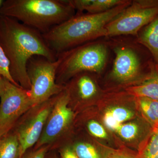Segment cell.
I'll return each instance as SVG.
<instances>
[{
    "label": "cell",
    "mask_w": 158,
    "mask_h": 158,
    "mask_svg": "<svg viewBox=\"0 0 158 158\" xmlns=\"http://www.w3.org/2000/svg\"><path fill=\"white\" fill-rule=\"evenodd\" d=\"M131 2L127 0L125 3L102 13H78L42 34L43 37L57 57L59 54L75 47L100 37H106V26Z\"/></svg>",
    "instance_id": "7a4b0ae2"
},
{
    "label": "cell",
    "mask_w": 158,
    "mask_h": 158,
    "mask_svg": "<svg viewBox=\"0 0 158 158\" xmlns=\"http://www.w3.org/2000/svg\"><path fill=\"white\" fill-rule=\"evenodd\" d=\"M112 107L106 111L103 120L108 128L116 131L123 123L132 118L134 113L131 110L124 107L116 106Z\"/></svg>",
    "instance_id": "2e32d148"
},
{
    "label": "cell",
    "mask_w": 158,
    "mask_h": 158,
    "mask_svg": "<svg viewBox=\"0 0 158 158\" xmlns=\"http://www.w3.org/2000/svg\"><path fill=\"white\" fill-rule=\"evenodd\" d=\"M0 158H21L20 144L12 131L0 137Z\"/></svg>",
    "instance_id": "e0dca14e"
},
{
    "label": "cell",
    "mask_w": 158,
    "mask_h": 158,
    "mask_svg": "<svg viewBox=\"0 0 158 158\" xmlns=\"http://www.w3.org/2000/svg\"><path fill=\"white\" fill-rule=\"evenodd\" d=\"M0 44L10 64L9 70L15 82L30 90L31 84L27 72L29 60L34 56L57 60L42 34L17 20L0 15Z\"/></svg>",
    "instance_id": "6da1fadb"
},
{
    "label": "cell",
    "mask_w": 158,
    "mask_h": 158,
    "mask_svg": "<svg viewBox=\"0 0 158 158\" xmlns=\"http://www.w3.org/2000/svg\"><path fill=\"white\" fill-rule=\"evenodd\" d=\"M9 66L10 64L9 60L7 59L2 48L0 44V75L15 85L21 87L11 77L9 70Z\"/></svg>",
    "instance_id": "44dd1931"
},
{
    "label": "cell",
    "mask_w": 158,
    "mask_h": 158,
    "mask_svg": "<svg viewBox=\"0 0 158 158\" xmlns=\"http://www.w3.org/2000/svg\"><path fill=\"white\" fill-rule=\"evenodd\" d=\"M158 16V0H135L106 26L108 37L137 35Z\"/></svg>",
    "instance_id": "8992f818"
},
{
    "label": "cell",
    "mask_w": 158,
    "mask_h": 158,
    "mask_svg": "<svg viewBox=\"0 0 158 158\" xmlns=\"http://www.w3.org/2000/svg\"><path fill=\"white\" fill-rule=\"evenodd\" d=\"M58 95L32 107L20 118L12 130L20 144L21 158L39 140Z\"/></svg>",
    "instance_id": "9c48e42d"
},
{
    "label": "cell",
    "mask_w": 158,
    "mask_h": 158,
    "mask_svg": "<svg viewBox=\"0 0 158 158\" xmlns=\"http://www.w3.org/2000/svg\"><path fill=\"white\" fill-rule=\"evenodd\" d=\"M137 158H158V129L152 130L139 143Z\"/></svg>",
    "instance_id": "ac0fdd59"
},
{
    "label": "cell",
    "mask_w": 158,
    "mask_h": 158,
    "mask_svg": "<svg viewBox=\"0 0 158 158\" xmlns=\"http://www.w3.org/2000/svg\"><path fill=\"white\" fill-rule=\"evenodd\" d=\"M69 103L68 95L64 89L58 94L34 150L46 145L50 147L59 142L68 131L74 117V113Z\"/></svg>",
    "instance_id": "30bf717a"
},
{
    "label": "cell",
    "mask_w": 158,
    "mask_h": 158,
    "mask_svg": "<svg viewBox=\"0 0 158 158\" xmlns=\"http://www.w3.org/2000/svg\"><path fill=\"white\" fill-rule=\"evenodd\" d=\"M86 127L89 132L94 137L101 139L107 138V134L104 128L97 121L89 120L86 123Z\"/></svg>",
    "instance_id": "603a6c76"
},
{
    "label": "cell",
    "mask_w": 158,
    "mask_h": 158,
    "mask_svg": "<svg viewBox=\"0 0 158 158\" xmlns=\"http://www.w3.org/2000/svg\"><path fill=\"white\" fill-rule=\"evenodd\" d=\"M61 158H79L70 146H65L59 150Z\"/></svg>",
    "instance_id": "d4e9b609"
},
{
    "label": "cell",
    "mask_w": 158,
    "mask_h": 158,
    "mask_svg": "<svg viewBox=\"0 0 158 158\" xmlns=\"http://www.w3.org/2000/svg\"><path fill=\"white\" fill-rule=\"evenodd\" d=\"M127 1V0H68L71 6L78 13L86 11L90 14L107 11Z\"/></svg>",
    "instance_id": "4fadbf2b"
},
{
    "label": "cell",
    "mask_w": 158,
    "mask_h": 158,
    "mask_svg": "<svg viewBox=\"0 0 158 158\" xmlns=\"http://www.w3.org/2000/svg\"><path fill=\"white\" fill-rule=\"evenodd\" d=\"M79 158H106V148L100 151L95 146L87 142H79L72 146Z\"/></svg>",
    "instance_id": "ffe728a7"
},
{
    "label": "cell",
    "mask_w": 158,
    "mask_h": 158,
    "mask_svg": "<svg viewBox=\"0 0 158 158\" xmlns=\"http://www.w3.org/2000/svg\"><path fill=\"white\" fill-rule=\"evenodd\" d=\"M0 137L10 132L18 122L32 107L29 90L5 78L0 97Z\"/></svg>",
    "instance_id": "ba28073f"
},
{
    "label": "cell",
    "mask_w": 158,
    "mask_h": 158,
    "mask_svg": "<svg viewBox=\"0 0 158 158\" xmlns=\"http://www.w3.org/2000/svg\"><path fill=\"white\" fill-rule=\"evenodd\" d=\"M106 158H137V153L127 148L121 147L118 149L106 148Z\"/></svg>",
    "instance_id": "7402d4cb"
},
{
    "label": "cell",
    "mask_w": 158,
    "mask_h": 158,
    "mask_svg": "<svg viewBox=\"0 0 158 158\" xmlns=\"http://www.w3.org/2000/svg\"><path fill=\"white\" fill-rule=\"evenodd\" d=\"M3 2V1H2V0H0V8H1V6H2V4Z\"/></svg>",
    "instance_id": "4316f807"
},
{
    "label": "cell",
    "mask_w": 158,
    "mask_h": 158,
    "mask_svg": "<svg viewBox=\"0 0 158 158\" xmlns=\"http://www.w3.org/2000/svg\"><path fill=\"white\" fill-rule=\"evenodd\" d=\"M148 68V72L141 81L125 90L134 97H146L158 100V64L149 62Z\"/></svg>",
    "instance_id": "7c38bea8"
},
{
    "label": "cell",
    "mask_w": 158,
    "mask_h": 158,
    "mask_svg": "<svg viewBox=\"0 0 158 158\" xmlns=\"http://www.w3.org/2000/svg\"><path fill=\"white\" fill-rule=\"evenodd\" d=\"M109 44L102 41L86 43L57 56L59 64L56 83L64 85L73 77L83 72L100 73L106 68L109 55Z\"/></svg>",
    "instance_id": "277c9868"
},
{
    "label": "cell",
    "mask_w": 158,
    "mask_h": 158,
    "mask_svg": "<svg viewBox=\"0 0 158 158\" xmlns=\"http://www.w3.org/2000/svg\"><path fill=\"white\" fill-rule=\"evenodd\" d=\"M114 58L109 76L110 78L124 86L137 85L147 74L142 72L141 59L135 46L123 42H111Z\"/></svg>",
    "instance_id": "52a82bcc"
},
{
    "label": "cell",
    "mask_w": 158,
    "mask_h": 158,
    "mask_svg": "<svg viewBox=\"0 0 158 158\" xmlns=\"http://www.w3.org/2000/svg\"><path fill=\"white\" fill-rule=\"evenodd\" d=\"M136 107L152 130L158 129V100L146 97H134Z\"/></svg>",
    "instance_id": "9a60e30c"
},
{
    "label": "cell",
    "mask_w": 158,
    "mask_h": 158,
    "mask_svg": "<svg viewBox=\"0 0 158 158\" xmlns=\"http://www.w3.org/2000/svg\"><path fill=\"white\" fill-rule=\"evenodd\" d=\"M4 82H5V78L0 75V97L4 88Z\"/></svg>",
    "instance_id": "484cf974"
},
{
    "label": "cell",
    "mask_w": 158,
    "mask_h": 158,
    "mask_svg": "<svg viewBox=\"0 0 158 158\" xmlns=\"http://www.w3.org/2000/svg\"><path fill=\"white\" fill-rule=\"evenodd\" d=\"M145 123L140 126L136 123H128L122 124L116 131L120 137L127 141L135 139L140 133L148 135L152 131V128L148 123Z\"/></svg>",
    "instance_id": "d6986e66"
},
{
    "label": "cell",
    "mask_w": 158,
    "mask_h": 158,
    "mask_svg": "<svg viewBox=\"0 0 158 158\" xmlns=\"http://www.w3.org/2000/svg\"><path fill=\"white\" fill-rule=\"evenodd\" d=\"M49 158H58L56 156H53L51 157H50Z\"/></svg>",
    "instance_id": "83f0119b"
},
{
    "label": "cell",
    "mask_w": 158,
    "mask_h": 158,
    "mask_svg": "<svg viewBox=\"0 0 158 158\" xmlns=\"http://www.w3.org/2000/svg\"><path fill=\"white\" fill-rule=\"evenodd\" d=\"M68 0H6L0 15L11 18L44 34L76 14Z\"/></svg>",
    "instance_id": "3957f363"
},
{
    "label": "cell",
    "mask_w": 158,
    "mask_h": 158,
    "mask_svg": "<svg viewBox=\"0 0 158 158\" xmlns=\"http://www.w3.org/2000/svg\"><path fill=\"white\" fill-rule=\"evenodd\" d=\"M59 59L51 61L44 57L34 56L29 60L27 72L31 84L30 96L33 106L58 95L65 89L56 83Z\"/></svg>",
    "instance_id": "5b68a950"
},
{
    "label": "cell",
    "mask_w": 158,
    "mask_h": 158,
    "mask_svg": "<svg viewBox=\"0 0 158 158\" xmlns=\"http://www.w3.org/2000/svg\"><path fill=\"white\" fill-rule=\"evenodd\" d=\"M96 74L83 72L66 82L64 87L69 98V105L84 104L92 101L99 94L100 90L94 76Z\"/></svg>",
    "instance_id": "8fae6325"
},
{
    "label": "cell",
    "mask_w": 158,
    "mask_h": 158,
    "mask_svg": "<svg viewBox=\"0 0 158 158\" xmlns=\"http://www.w3.org/2000/svg\"><path fill=\"white\" fill-rule=\"evenodd\" d=\"M50 146L46 145L43 146L37 149L26 153L21 158H45L47 153L50 148Z\"/></svg>",
    "instance_id": "cb8c5ba5"
},
{
    "label": "cell",
    "mask_w": 158,
    "mask_h": 158,
    "mask_svg": "<svg viewBox=\"0 0 158 158\" xmlns=\"http://www.w3.org/2000/svg\"><path fill=\"white\" fill-rule=\"evenodd\" d=\"M137 42L149 51L158 64V16L138 33Z\"/></svg>",
    "instance_id": "5bb4252c"
}]
</instances>
